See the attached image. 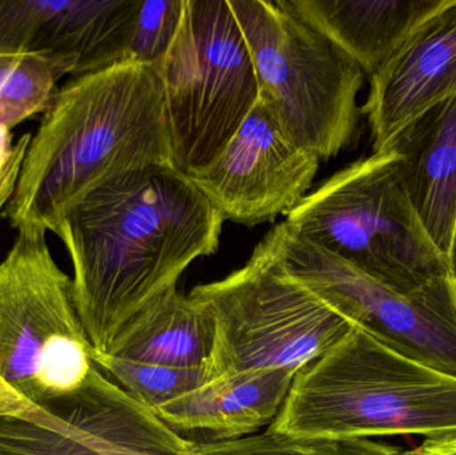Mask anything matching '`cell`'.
Returning <instances> with one entry per match:
<instances>
[{"label":"cell","instance_id":"6da1fadb","mask_svg":"<svg viewBox=\"0 0 456 455\" xmlns=\"http://www.w3.org/2000/svg\"><path fill=\"white\" fill-rule=\"evenodd\" d=\"M224 222L174 166L131 171L77 200L53 234L69 251L75 306L93 352L107 354L195 259L216 253Z\"/></svg>","mask_w":456,"mask_h":455},{"label":"cell","instance_id":"7a4b0ae2","mask_svg":"<svg viewBox=\"0 0 456 455\" xmlns=\"http://www.w3.org/2000/svg\"><path fill=\"white\" fill-rule=\"evenodd\" d=\"M151 166L175 167L159 74L127 61L74 77L43 112L3 216L55 232L88 192Z\"/></svg>","mask_w":456,"mask_h":455},{"label":"cell","instance_id":"3957f363","mask_svg":"<svg viewBox=\"0 0 456 455\" xmlns=\"http://www.w3.org/2000/svg\"><path fill=\"white\" fill-rule=\"evenodd\" d=\"M267 430L308 440L456 435V376L353 330L295 374Z\"/></svg>","mask_w":456,"mask_h":455},{"label":"cell","instance_id":"277c9868","mask_svg":"<svg viewBox=\"0 0 456 455\" xmlns=\"http://www.w3.org/2000/svg\"><path fill=\"white\" fill-rule=\"evenodd\" d=\"M284 223L402 293L456 275L418 218L398 152L386 150L334 174Z\"/></svg>","mask_w":456,"mask_h":455},{"label":"cell","instance_id":"5b68a950","mask_svg":"<svg viewBox=\"0 0 456 455\" xmlns=\"http://www.w3.org/2000/svg\"><path fill=\"white\" fill-rule=\"evenodd\" d=\"M246 40L259 101L289 142L329 159L358 130L364 72L287 0H227Z\"/></svg>","mask_w":456,"mask_h":455},{"label":"cell","instance_id":"8992f818","mask_svg":"<svg viewBox=\"0 0 456 455\" xmlns=\"http://www.w3.org/2000/svg\"><path fill=\"white\" fill-rule=\"evenodd\" d=\"M189 297L216 329L210 379L227 371H299L355 326L289 274L271 232L241 269Z\"/></svg>","mask_w":456,"mask_h":455},{"label":"cell","instance_id":"52a82bcc","mask_svg":"<svg viewBox=\"0 0 456 455\" xmlns=\"http://www.w3.org/2000/svg\"><path fill=\"white\" fill-rule=\"evenodd\" d=\"M18 232L0 262V379L45 406L82 389L96 365L72 280L53 259L47 232Z\"/></svg>","mask_w":456,"mask_h":455},{"label":"cell","instance_id":"ba28073f","mask_svg":"<svg viewBox=\"0 0 456 455\" xmlns=\"http://www.w3.org/2000/svg\"><path fill=\"white\" fill-rule=\"evenodd\" d=\"M155 71L165 91L174 165L187 175L216 159L259 101L246 40L227 0H184Z\"/></svg>","mask_w":456,"mask_h":455},{"label":"cell","instance_id":"9c48e42d","mask_svg":"<svg viewBox=\"0 0 456 455\" xmlns=\"http://www.w3.org/2000/svg\"><path fill=\"white\" fill-rule=\"evenodd\" d=\"M292 277L382 344L456 376V275L402 293L297 234L271 230Z\"/></svg>","mask_w":456,"mask_h":455},{"label":"cell","instance_id":"30bf717a","mask_svg":"<svg viewBox=\"0 0 456 455\" xmlns=\"http://www.w3.org/2000/svg\"><path fill=\"white\" fill-rule=\"evenodd\" d=\"M319 162L289 142L257 101L216 159L189 176L224 221L252 227L294 208L313 184Z\"/></svg>","mask_w":456,"mask_h":455},{"label":"cell","instance_id":"8fae6325","mask_svg":"<svg viewBox=\"0 0 456 455\" xmlns=\"http://www.w3.org/2000/svg\"><path fill=\"white\" fill-rule=\"evenodd\" d=\"M143 0H0V53L35 55L61 77L130 61Z\"/></svg>","mask_w":456,"mask_h":455},{"label":"cell","instance_id":"7c38bea8","mask_svg":"<svg viewBox=\"0 0 456 455\" xmlns=\"http://www.w3.org/2000/svg\"><path fill=\"white\" fill-rule=\"evenodd\" d=\"M0 416L64 433L101 455H189L195 443L94 368L82 389L37 406L0 379Z\"/></svg>","mask_w":456,"mask_h":455},{"label":"cell","instance_id":"4fadbf2b","mask_svg":"<svg viewBox=\"0 0 456 455\" xmlns=\"http://www.w3.org/2000/svg\"><path fill=\"white\" fill-rule=\"evenodd\" d=\"M456 93V0L426 19L370 77L362 114L369 118L374 152L420 115Z\"/></svg>","mask_w":456,"mask_h":455},{"label":"cell","instance_id":"5bb4252c","mask_svg":"<svg viewBox=\"0 0 456 455\" xmlns=\"http://www.w3.org/2000/svg\"><path fill=\"white\" fill-rule=\"evenodd\" d=\"M297 373L227 371L151 410L184 438L203 437L200 443L248 437L273 424Z\"/></svg>","mask_w":456,"mask_h":455},{"label":"cell","instance_id":"9a60e30c","mask_svg":"<svg viewBox=\"0 0 456 455\" xmlns=\"http://www.w3.org/2000/svg\"><path fill=\"white\" fill-rule=\"evenodd\" d=\"M387 150L401 157L420 223L439 253L456 264V93L407 126Z\"/></svg>","mask_w":456,"mask_h":455},{"label":"cell","instance_id":"2e32d148","mask_svg":"<svg viewBox=\"0 0 456 455\" xmlns=\"http://www.w3.org/2000/svg\"><path fill=\"white\" fill-rule=\"evenodd\" d=\"M449 0H287L361 67L377 74L407 37Z\"/></svg>","mask_w":456,"mask_h":455},{"label":"cell","instance_id":"e0dca14e","mask_svg":"<svg viewBox=\"0 0 456 455\" xmlns=\"http://www.w3.org/2000/svg\"><path fill=\"white\" fill-rule=\"evenodd\" d=\"M214 341L210 315L173 288L123 330L107 354L168 368H202L210 361Z\"/></svg>","mask_w":456,"mask_h":455},{"label":"cell","instance_id":"ac0fdd59","mask_svg":"<svg viewBox=\"0 0 456 455\" xmlns=\"http://www.w3.org/2000/svg\"><path fill=\"white\" fill-rule=\"evenodd\" d=\"M61 74L35 55L0 53V126L16 125L43 114L58 93Z\"/></svg>","mask_w":456,"mask_h":455},{"label":"cell","instance_id":"d6986e66","mask_svg":"<svg viewBox=\"0 0 456 455\" xmlns=\"http://www.w3.org/2000/svg\"><path fill=\"white\" fill-rule=\"evenodd\" d=\"M93 361L104 376L115 379L118 386L150 409L165 405L210 379L208 366L168 368L96 352Z\"/></svg>","mask_w":456,"mask_h":455},{"label":"cell","instance_id":"ffe728a7","mask_svg":"<svg viewBox=\"0 0 456 455\" xmlns=\"http://www.w3.org/2000/svg\"><path fill=\"white\" fill-rule=\"evenodd\" d=\"M189 455H409V451L369 438L308 440L267 430L224 443H195Z\"/></svg>","mask_w":456,"mask_h":455},{"label":"cell","instance_id":"44dd1931","mask_svg":"<svg viewBox=\"0 0 456 455\" xmlns=\"http://www.w3.org/2000/svg\"><path fill=\"white\" fill-rule=\"evenodd\" d=\"M183 7L184 0H143L134 29L130 61L157 69L175 39Z\"/></svg>","mask_w":456,"mask_h":455},{"label":"cell","instance_id":"7402d4cb","mask_svg":"<svg viewBox=\"0 0 456 455\" xmlns=\"http://www.w3.org/2000/svg\"><path fill=\"white\" fill-rule=\"evenodd\" d=\"M0 455H101L64 433L0 416Z\"/></svg>","mask_w":456,"mask_h":455},{"label":"cell","instance_id":"603a6c76","mask_svg":"<svg viewBox=\"0 0 456 455\" xmlns=\"http://www.w3.org/2000/svg\"><path fill=\"white\" fill-rule=\"evenodd\" d=\"M31 138L27 133L13 142L10 128L0 126V210L5 208L15 192Z\"/></svg>","mask_w":456,"mask_h":455},{"label":"cell","instance_id":"cb8c5ba5","mask_svg":"<svg viewBox=\"0 0 456 455\" xmlns=\"http://www.w3.org/2000/svg\"><path fill=\"white\" fill-rule=\"evenodd\" d=\"M409 455H456V435L428 438L419 448L409 451Z\"/></svg>","mask_w":456,"mask_h":455}]
</instances>
